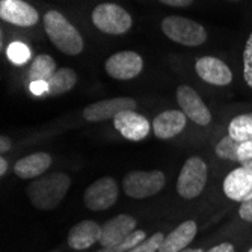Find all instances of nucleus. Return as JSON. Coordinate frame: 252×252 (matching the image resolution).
I'll use <instances>...</instances> for the list:
<instances>
[{
  "instance_id": "nucleus-23",
  "label": "nucleus",
  "mask_w": 252,
  "mask_h": 252,
  "mask_svg": "<svg viewBox=\"0 0 252 252\" xmlns=\"http://www.w3.org/2000/svg\"><path fill=\"white\" fill-rule=\"evenodd\" d=\"M239 147H240V142L233 139V137L226 133V136H223L222 139L216 144L215 153L222 160L239 163Z\"/></svg>"
},
{
  "instance_id": "nucleus-34",
  "label": "nucleus",
  "mask_w": 252,
  "mask_h": 252,
  "mask_svg": "<svg viewBox=\"0 0 252 252\" xmlns=\"http://www.w3.org/2000/svg\"><path fill=\"white\" fill-rule=\"evenodd\" d=\"M6 171H8V162L2 157V158H0V177H5Z\"/></svg>"
},
{
  "instance_id": "nucleus-21",
  "label": "nucleus",
  "mask_w": 252,
  "mask_h": 252,
  "mask_svg": "<svg viewBox=\"0 0 252 252\" xmlns=\"http://www.w3.org/2000/svg\"><path fill=\"white\" fill-rule=\"evenodd\" d=\"M58 71L56 62L50 55H36L32 61L31 70H29V79L31 82H49L55 73Z\"/></svg>"
},
{
  "instance_id": "nucleus-35",
  "label": "nucleus",
  "mask_w": 252,
  "mask_h": 252,
  "mask_svg": "<svg viewBox=\"0 0 252 252\" xmlns=\"http://www.w3.org/2000/svg\"><path fill=\"white\" fill-rule=\"evenodd\" d=\"M180 252H204V251L199 249V248H196V249H183V251H180Z\"/></svg>"
},
{
  "instance_id": "nucleus-3",
  "label": "nucleus",
  "mask_w": 252,
  "mask_h": 252,
  "mask_svg": "<svg viewBox=\"0 0 252 252\" xmlns=\"http://www.w3.org/2000/svg\"><path fill=\"white\" fill-rule=\"evenodd\" d=\"M163 33L174 42L198 47L207 41V31L199 23L181 15H169L162 20Z\"/></svg>"
},
{
  "instance_id": "nucleus-22",
  "label": "nucleus",
  "mask_w": 252,
  "mask_h": 252,
  "mask_svg": "<svg viewBox=\"0 0 252 252\" xmlns=\"http://www.w3.org/2000/svg\"><path fill=\"white\" fill-rule=\"evenodd\" d=\"M228 134L239 142L252 139V112L234 117L228 124Z\"/></svg>"
},
{
  "instance_id": "nucleus-7",
  "label": "nucleus",
  "mask_w": 252,
  "mask_h": 252,
  "mask_svg": "<svg viewBox=\"0 0 252 252\" xmlns=\"http://www.w3.org/2000/svg\"><path fill=\"white\" fill-rule=\"evenodd\" d=\"M120 189L112 177H101L85 190V205L93 212H103L110 209L118 201Z\"/></svg>"
},
{
  "instance_id": "nucleus-32",
  "label": "nucleus",
  "mask_w": 252,
  "mask_h": 252,
  "mask_svg": "<svg viewBox=\"0 0 252 252\" xmlns=\"http://www.w3.org/2000/svg\"><path fill=\"white\" fill-rule=\"evenodd\" d=\"M207 252H236V248L230 242H223V243H219V245L210 248Z\"/></svg>"
},
{
  "instance_id": "nucleus-24",
  "label": "nucleus",
  "mask_w": 252,
  "mask_h": 252,
  "mask_svg": "<svg viewBox=\"0 0 252 252\" xmlns=\"http://www.w3.org/2000/svg\"><path fill=\"white\" fill-rule=\"evenodd\" d=\"M145 239H147L145 231H142V230H134L133 233H130L120 243L113 245V246H107V248H101L97 252H127L131 248H134L136 245H139L141 242H144Z\"/></svg>"
},
{
  "instance_id": "nucleus-27",
  "label": "nucleus",
  "mask_w": 252,
  "mask_h": 252,
  "mask_svg": "<svg viewBox=\"0 0 252 252\" xmlns=\"http://www.w3.org/2000/svg\"><path fill=\"white\" fill-rule=\"evenodd\" d=\"M8 58L14 62V63H25L26 61H29L31 58V50L26 44H23L20 41L12 42L8 47Z\"/></svg>"
},
{
  "instance_id": "nucleus-20",
  "label": "nucleus",
  "mask_w": 252,
  "mask_h": 252,
  "mask_svg": "<svg viewBox=\"0 0 252 252\" xmlns=\"http://www.w3.org/2000/svg\"><path fill=\"white\" fill-rule=\"evenodd\" d=\"M77 83V74L71 68H58L55 76L49 80V91L47 95L56 97L61 94H65L68 91H71Z\"/></svg>"
},
{
  "instance_id": "nucleus-25",
  "label": "nucleus",
  "mask_w": 252,
  "mask_h": 252,
  "mask_svg": "<svg viewBox=\"0 0 252 252\" xmlns=\"http://www.w3.org/2000/svg\"><path fill=\"white\" fill-rule=\"evenodd\" d=\"M242 73H243V80L246 86L252 91V31L249 32L245 45H243V53H242Z\"/></svg>"
},
{
  "instance_id": "nucleus-19",
  "label": "nucleus",
  "mask_w": 252,
  "mask_h": 252,
  "mask_svg": "<svg viewBox=\"0 0 252 252\" xmlns=\"http://www.w3.org/2000/svg\"><path fill=\"white\" fill-rule=\"evenodd\" d=\"M196 231L198 226L195 220H185L168 236H165L162 246L158 248V252H180L183 249H186L190 245V242L195 239Z\"/></svg>"
},
{
  "instance_id": "nucleus-37",
  "label": "nucleus",
  "mask_w": 252,
  "mask_h": 252,
  "mask_svg": "<svg viewBox=\"0 0 252 252\" xmlns=\"http://www.w3.org/2000/svg\"><path fill=\"white\" fill-rule=\"evenodd\" d=\"M248 252H252V246H251V248H249V251H248Z\"/></svg>"
},
{
  "instance_id": "nucleus-2",
  "label": "nucleus",
  "mask_w": 252,
  "mask_h": 252,
  "mask_svg": "<svg viewBox=\"0 0 252 252\" xmlns=\"http://www.w3.org/2000/svg\"><path fill=\"white\" fill-rule=\"evenodd\" d=\"M42 23L45 33L59 52L68 56H77L83 52L85 41L80 32L59 11L52 9L45 12Z\"/></svg>"
},
{
  "instance_id": "nucleus-6",
  "label": "nucleus",
  "mask_w": 252,
  "mask_h": 252,
  "mask_svg": "<svg viewBox=\"0 0 252 252\" xmlns=\"http://www.w3.org/2000/svg\"><path fill=\"white\" fill-rule=\"evenodd\" d=\"M93 23L103 33L123 35L131 29L133 18L117 3H100L93 11Z\"/></svg>"
},
{
  "instance_id": "nucleus-18",
  "label": "nucleus",
  "mask_w": 252,
  "mask_h": 252,
  "mask_svg": "<svg viewBox=\"0 0 252 252\" xmlns=\"http://www.w3.org/2000/svg\"><path fill=\"white\" fill-rule=\"evenodd\" d=\"M52 165V157L47 153H33L21 157L14 165V172L21 180H35L45 174Z\"/></svg>"
},
{
  "instance_id": "nucleus-1",
  "label": "nucleus",
  "mask_w": 252,
  "mask_h": 252,
  "mask_svg": "<svg viewBox=\"0 0 252 252\" xmlns=\"http://www.w3.org/2000/svg\"><path fill=\"white\" fill-rule=\"evenodd\" d=\"M71 178L65 172H52L41 175L28 186L31 204L38 210H53L62 202L70 190Z\"/></svg>"
},
{
  "instance_id": "nucleus-5",
  "label": "nucleus",
  "mask_w": 252,
  "mask_h": 252,
  "mask_svg": "<svg viewBox=\"0 0 252 252\" xmlns=\"http://www.w3.org/2000/svg\"><path fill=\"white\" fill-rule=\"evenodd\" d=\"M166 177L162 171H131L123 178V189L133 199H144L165 188Z\"/></svg>"
},
{
  "instance_id": "nucleus-14",
  "label": "nucleus",
  "mask_w": 252,
  "mask_h": 252,
  "mask_svg": "<svg viewBox=\"0 0 252 252\" xmlns=\"http://www.w3.org/2000/svg\"><path fill=\"white\" fill-rule=\"evenodd\" d=\"M223 193L228 199L242 202L252 198V168L239 166L223 178Z\"/></svg>"
},
{
  "instance_id": "nucleus-9",
  "label": "nucleus",
  "mask_w": 252,
  "mask_h": 252,
  "mask_svg": "<svg viewBox=\"0 0 252 252\" xmlns=\"http://www.w3.org/2000/svg\"><path fill=\"white\" fill-rule=\"evenodd\" d=\"M137 103L130 97H115L100 100L89 104L83 109V118L89 123H100L109 118H115L120 112L124 110H136Z\"/></svg>"
},
{
  "instance_id": "nucleus-36",
  "label": "nucleus",
  "mask_w": 252,
  "mask_h": 252,
  "mask_svg": "<svg viewBox=\"0 0 252 252\" xmlns=\"http://www.w3.org/2000/svg\"><path fill=\"white\" fill-rule=\"evenodd\" d=\"M228 2H240V0H228Z\"/></svg>"
},
{
  "instance_id": "nucleus-4",
  "label": "nucleus",
  "mask_w": 252,
  "mask_h": 252,
  "mask_svg": "<svg viewBox=\"0 0 252 252\" xmlns=\"http://www.w3.org/2000/svg\"><path fill=\"white\" fill-rule=\"evenodd\" d=\"M207 163L198 156L189 157L183 165L178 180H177V192L181 198L193 199L199 196L207 185Z\"/></svg>"
},
{
  "instance_id": "nucleus-26",
  "label": "nucleus",
  "mask_w": 252,
  "mask_h": 252,
  "mask_svg": "<svg viewBox=\"0 0 252 252\" xmlns=\"http://www.w3.org/2000/svg\"><path fill=\"white\" fill-rule=\"evenodd\" d=\"M163 239H165V234L154 233L153 236L147 237L144 242H141L139 245H136L134 248H131L127 252H158V248L162 246Z\"/></svg>"
},
{
  "instance_id": "nucleus-10",
  "label": "nucleus",
  "mask_w": 252,
  "mask_h": 252,
  "mask_svg": "<svg viewBox=\"0 0 252 252\" xmlns=\"http://www.w3.org/2000/svg\"><path fill=\"white\" fill-rule=\"evenodd\" d=\"M177 101L181 107V112H185V115L190 118L198 126H209L212 123V113L209 107L205 106L202 98L198 95V93L188 86L181 85L177 88Z\"/></svg>"
},
{
  "instance_id": "nucleus-8",
  "label": "nucleus",
  "mask_w": 252,
  "mask_h": 252,
  "mask_svg": "<svg viewBox=\"0 0 252 252\" xmlns=\"http://www.w3.org/2000/svg\"><path fill=\"white\" fill-rule=\"evenodd\" d=\"M106 73L117 80H130L137 77L144 70V59L139 53L124 50L113 53L104 63Z\"/></svg>"
},
{
  "instance_id": "nucleus-17",
  "label": "nucleus",
  "mask_w": 252,
  "mask_h": 252,
  "mask_svg": "<svg viewBox=\"0 0 252 252\" xmlns=\"http://www.w3.org/2000/svg\"><path fill=\"white\" fill-rule=\"evenodd\" d=\"M101 226L95 220H82L68 233V245L76 251H85L100 242Z\"/></svg>"
},
{
  "instance_id": "nucleus-29",
  "label": "nucleus",
  "mask_w": 252,
  "mask_h": 252,
  "mask_svg": "<svg viewBox=\"0 0 252 252\" xmlns=\"http://www.w3.org/2000/svg\"><path fill=\"white\" fill-rule=\"evenodd\" d=\"M239 216L242 220L252 223V198L242 201L240 202V207H239Z\"/></svg>"
},
{
  "instance_id": "nucleus-11",
  "label": "nucleus",
  "mask_w": 252,
  "mask_h": 252,
  "mask_svg": "<svg viewBox=\"0 0 252 252\" xmlns=\"http://www.w3.org/2000/svg\"><path fill=\"white\" fill-rule=\"evenodd\" d=\"M195 71L199 79L213 86H228L234 79L231 68L215 56L199 58L195 63Z\"/></svg>"
},
{
  "instance_id": "nucleus-12",
  "label": "nucleus",
  "mask_w": 252,
  "mask_h": 252,
  "mask_svg": "<svg viewBox=\"0 0 252 252\" xmlns=\"http://www.w3.org/2000/svg\"><path fill=\"white\" fill-rule=\"evenodd\" d=\"M113 127L123 134V137L134 142L145 139L151 130V124L148 123V120L136 110L120 112L113 118Z\"/></svg>"
},
{
  "instance_id": "nucleus-33",
  "label": "nucleus",
  "mask_w": 252,
  "mask_h": 252,
  "mask_svg": "<svg viewBox=\"0 0 252 252\" xmlns=\"http://www.w3.org/2000/svg\"><path fill=\"white\" fill-rule=\"evenodd\" d=\"M11 150V141L8 139L6 136H2L0 137V153L5 154Z\"/></svg>"
},
{
  "instance_id": "nucleus-31",
  "label": "nucleus",
  "mask_w": 252,
  "mask_h": 252,
  "mask_svg": "<svg viewBox=\"0 0 252 252\" xmlns=\"http://www.w3.org/2000/svg\"><path fill=\"white\" fill-rule=\"evenodd\" d=\"M158 2L171 8H188L193 3V0H158Z\"/></svg>"
},
{
  "instance_id": "nucleus-15",
  "label": "nucleus",
  "mask_w": 252,
  "mask_h": 252,
  "mask_svg": "<svg viewBox=\"0 0 252 252\" xmlns=\"http://www.w3.org/2000/svg\"><path fill=\"white\" fill-rule=\"evenodd\" d=\"M136 223H137L136 219L130 215H118L104 222L101 225V237H100L101 248L113 246L124 240L130 233L134 231Z\"/></svg>"
},
{
  "instance_id": "nucleus-16",
  "label": "nucleus",
  "mask_w": 252,
  "mask_h": 252,
  "mask_svg": "<svg viewBox=\"0 0 252 252\" xmlns=\"http://www.w3.org/2000/svg\"><path fill=\"white\" fill-rule=\"evenodd\" d=\"M188 117L181 110H165L154 118L151 128L154 130V134L157 139H172L178 136L186 127Z\"/></svg>"
},
{
  "instance_id": "nucleus-30",
  "label": "nucleus",
  "mask_w": 252,
  "mask_h": 252,
  "mask_svg": "<svg viewBox=\"0 0 252 252\" xmlns=\"http://www.w3.org/2000/svg\"><path fill=\"white\" fill-rule=\"evenodd\" d=\"M31 91L35 95H42L47 94L49 91V82H31Z\"/></svg>"
},
{
  "instance_id": "nucleus-28",
  "label": "nucleus",
  "mask_w": 252,
  "mask_h": 252,
  "mask_svg": "<svg viewBox=\"0 0 252 252\" xmlns=\"http://www.w3.org/2000/svg\"><path fill=\"white\" fill-rule=\"evenodd\" d=\"M239 163L245 168H252V139L240 142L239 147Z\"/></svg>"
},
{
  "instance_id": "nucleus-13",
  "label": "nucleus",
  "mask_w": 252,
  "mask_h": 252,
  "mask_svg": "<svg viewBox=\"0 0 252 252\" xmlns=\"http://www.w3.org/2000/svg\"><path fill=\"white\" fill-rule=\"evenodd\" d=\"M0 17L3 21L18 28H31L39 20L38 11L23 0H2L0 2Z\"/></svg>"
}]
</instances>
